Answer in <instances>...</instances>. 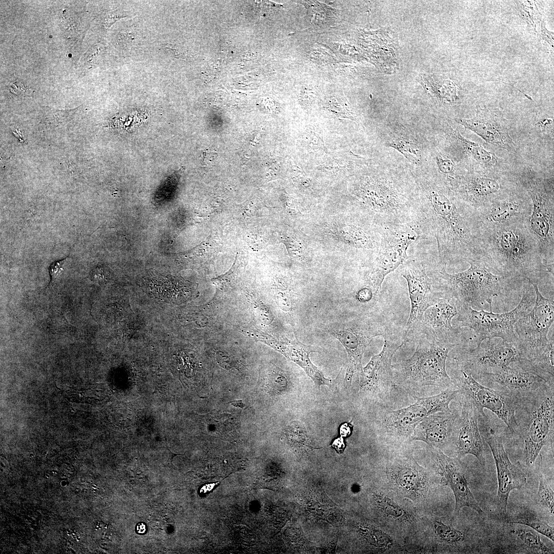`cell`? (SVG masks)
<instances>
[{
    "label": "cell",
    "instance_id": "cell-30",
    "mask_svg": "<svg viewBox=\"0 0 554 554\" xmlns=\"http://www.w3.org/2000/svg\"><path fill=\"white\" fill-rule=\"evenodd\" d=\"M513 533L524 547L532 551L542 553H553V551L541 541L536 531L527 528H518L514 530Z\"/></svg>",
    "mask_w": 554,
    "mask_h": 554
},
{
    "label": "cell",
    "instance_id": "cell-28",
    "mask_svg": "<svg viewBox=\"0 0 554 554\" xmlns=\"http://www.w3.org/2000/svg\"><path fill=\"white\" fill-rule=\"evenodd\" d=\"M451 137L460 146L464 154L483 167H489L498 162L494 154L487 151L481 145L467 139L458 130L450 126Z\"/></svg>",
    "mask_w": 554,
    "mask_h": 554
},
{
    "label": "cell",
    "instance_id": "cell-22",
    "mask_svg": "<svg viewBox=\"0 0 554 554\" xmlns=\"http://www.w3.org/2000/svg\"><path fill=\"white\" fill-rule=\"evenodd\" d=\"M416 402L398 409L386 410L381 414L379 429L390 440L411 441L417 425L426 417L433 414L428 397L412 396Z\"/></svg>",
    "mask_w": 554,
    "mask_h": 554
},
{
    "label": "cell",
    "instance_id": "cell-35",
    "mask_svg": "<svg viewBox=\"0 0 554 554\" xmlns=\"http://www.w3.org/2000/svg\"><path fill=\"white\" fill-rule=\"evenodd\" d=\"M77 108L71 110H50L46 114V121L55 126L65 125L72 120Z\"/></svg>",
    "mask_w": 554,
    "mask_h": 554
},
{
    "label": "cell",
    "instance_id": "cell-2",
    "mask_svg": "<svg viewBox=\"0 0 554 554\" xmlns=\"http://www.w3.org/2000/svg\"><path fill=\"white\" fill-rule=\"evenodd\" d=\"M480 239L482 255L500 274L538 284L546 274L553 276L554 263L544 261L527 223L481 229Z\"/></svg>",
    "mask_w": 554,
    "mask_h": 554
},
{
    "label": "cell",
    "instance_id": "cell-5",
    "mask_svg": "<svg viewBox=\"0 0 554 554\" xmlns=\"http://www.w3.org/2000/svg\"><path fill=\"white\" fill-rule=\"evenodd\" d=\"M465 262L470 266L464 271L449 273L446 266L439 269L445 289L456 300L457 304L468 305L476 310L485 304L492 306L494 298L507 292L522 280L498 273L482 254Z\"/></svg>",
    "mask_w": 554,
    "mask_h": 554
},
{
    "label": "cell",
    "instance_id": "cell-4",
    "mask_svg": "<svg viewBox=\"0 0 554 554\" xmlns=\"http://www.w3.org/2000/svg\"><path fill=\"white\" fill-rule=\"evenodd\" d=\"M404 339H412L414 351L408 359L392 365L393 381L412 396L427 392L439 393L455 387L446 369L449 352L457 346L408 332Z\"/></svg>",
    "mask_w": 554,
    "mask_h": 554
},
{
    "label": "cell",
    "instance_id": "cell-29",
    "mask_svg": "<svg viewBox=\"0 0 554 554\" xmlns=\"http://www.w3.org/2000/svg\"><path fill=\"white\" fill-rule=\"evenodd\" d=\"M386 146L397 150L411 163L418 164L422 161L423 149L421 143L414 136L406 132H395L387 140Z\"/></svg>",
    "mask_w": 554,
    "mask_h": 554
},
{
    "label": "cell",
    "instance_id": "cell-21",
    "mask_svg": "<svg viewBox=\"0 0 554 554\" xmlns=\"http://www.w3.org/2000/svg\"><path fill=\"white\" fill-rule=\"evenodd\" d=\"M449 187L474 210L517 188L500 177L479 173L460 174Z\"/></svg>",
    "mask_w": 554,
    "mask_h": 554
},
{
    "label": "cell",
    "instance_id": "cell-19",
    "mask_svg": "<svg viewBox=\"0 0 554 554\" xmlns=\"http://www.w3.org/2000/svg\"><path fill=\"white\" fill-rule=\"evenodd\" d=\"M530 199L524 188L515 190L475 209L481 229L527 223L531 212Z\"/></svg>",
    "mask_w": 554,
    "mask_h": 554
},
{
    "label": "cell",
    "instance_id": "cell-3",
    "mask_svg": "<svg viewBox=\"0 0 554 554\" xmlns=\"http://www.w3.org/2000/svg\"><path fill=\"white\" fill-rule=\"evenodd\" d=\"M353 193L374 214L378 225L417 220L419 200L414 179L387 171L365 175L355 182Z\"/></svg>",
    "mask_w": 554,
    "mask_h": 554
},
{
    "label": "cell",
    "instance_id": "cell-17",
    "mask_svg": "<svg viewBox=\"0 0 554 554\" xmlns=\"http://www.w3.org/2000/svg\"><path fill=\"white\" fill-rule=\"evenodd\" d=\"M384 344L381 351L374 355L360 375V392L371 394L378 399H387L395 384L392 369V360L395 353L404 344L402 341L387 332L383 336Z\"/></svg>",
    "mask_w": 554,
    "mask_h": 554
},
{
    "label": "cell",
    "instance_id": "cell-8",
    "mask_svg": "<svg viewBox=\"0 0 554 554\" xmlns=\"http://www.w3.org/2000/svg\"><path fill=\"white\" fill-rule=\"evenodd\" d=\"M379 226V252L369 273L371 288L375 296L381 293L385 277L406 261L410 246L424 236L416 222Z\"/></svg>",
    "mask_w": 554,
    "mask_h": 554
},
{
    "label": "cell",
    "instance_id": "cell-12",
    "mask_svg": "<svg viewBox=\"0 0 554 554\" xmlns=\"http://www.w3.org/2000/svg\"><path fill=\"white\" fill-rule=\"evenodd\" d=\"M440 264L433 268L417 259L406 260L400 273L408 286L411 308L406 324L407 332L422 316L425 311L447 292L440 278Z\"/></svg>",
    "mask_w": 554,
    "mask_h": 554
},
{
    "label": "cell",
    "instance_id": "cell-14",
    "mask_svg": "<svg viewBox=\"0 0 554 554\" xmlns=\"http://www.w3.org/2000/svg\"><path fill=\"white\" fill-rule=\"evenodd\" d=\"M324 331L338 340L346 351L348 364L344 385L348 388L354 375L360 377L362 371V359L366 348L374 337H383L387 329L377 322L357 317L341 324H329Z\"/></svg>",
    "mask_w": 554,
    "mask_h": 554
},
{
    "label": "cell",
    "instance_id": "cell-15",
    "mask_svg": "<svg viewBox=\"0 0 554 554\" xmlns=\"http://www.w3.org/2000/svg\"><path fill=\"white\" fill-rule=\"evenodd\" d=\"M458 313L456 300L446 292L425 311L420 320L405 334L414 332L457 346L462 343L461 329L453 326L451 322Z\"/></svg>",
    "mask_w": 554,
    "mask_h": 554
},
{
    "label": "cell",
    "instance_id": "cell-23",
    "mask_svg": "<svg viewBox=\"0 0 554 554\" xmlns=\"http://www.w3.org/2000/svg\"><path fill=\"white\" fill-rule=\"evenodd\" d=\"M454 121L481 137L488 144L511 152L516 145L509 133L507 120L497 109L478 107L471 118H455Z\"/></svg>",
    "mask_w": 554,
    "mask_h": 554
},
{
    "label": "cell",
    "instance_id": "cell-38",
    "mask_svg": "<svg viewBox=\"0 0 554 554\" xmlns=\"http://www.w3.org/2000/svg\"><path fill=\"white\" fill-rule=\"evenodd\" d=\"M332 446L338 453H343L345 447L343 438L341 437L335 439L332 444Z\"/></svg>",
    "mask_w": 554,
    "mask_h": 554
},
{
    "label": "cell",
    "instance_id": "cell-36",
    "mask_svg": "<svg viewBox=\"0 0 554 554\" xmlns=\"http://www.w3.org/2000/svg\"><path fill=\"white\" fill-rule=\"evenodd\" d=\"M68 260L69 258L67 257L62 260L54 262L50 265L49 268L51 278L50 284L55 282L63 274Z\"/></svg>",
    "mask_w": 554,
    "mask_h": 554
},
{
    "label": "cell",
    "instance_id": "cell-33",
    "mask_svg": "<svg viewBox=\"0 0 554 554\" xmlns=\"http://www.w3.org/2000/svg\"><path fill=\"white\" fill-rule=\"evenodd\" d=\"M436 163L440 173L444 175L443 181L448 186L457 175L456 174V165L453 161L443 155H439L436 157Z\"/></svg>",
    "mask_w": 554,
    "mask_h": 554
},
{
    "label": "cell",
    "instance_id": "cell-26",
    "mask_svg": "<svg viewBox=\"0 0 554 554\" xmlns=\"http://www.w3.org/2000/svg\"><path fill=\"white\" fill-rule=\"evenodd\" d=\"M454 410L439 412L425 418L416 427L411 441H422L432 447L441 449L451 444Z\"/></svg>",
    "mask_w": 554,
    "mask_h": 554
},
{
    "label": "cell",
    "instance_id": "cell-6",
    "mask_svg": "<svg viewBox=\"0 0 554 554\" xmlns=\"http://www.w3.org/2000/svg\"><path fill=\"white\" fill-rule=\"evenodd\" d=\"M517 400L516 436L522 439L525 462L531 465L544 446L553 445L554 385Z\"/></svg>",
    "mask_w": 554,
    "mask_h": 554
},
{
    "label": "cell",
    "instance_id": "cell-1",
    "mask_svg": "<svg viewBox=\"0 0 554 554\" xmlns=\"http://www.w3.org/2000/svg\"><path fill=\"white\" fill-rule=\"evenodd\" d=\"M413 177L419 200L416 222L424 236L436 239L439 264L447 267L482 254L481 227L476 210L438 177L418 174Z\"/></svg>",
    "mask_w": 554,
    "mask_h": 554
},
{
    "label": "cell",
    "instance_id": "cell-9",
    "mask_svg": "<svg viewBox=\"0 0 554 554\" xmlns=\"http://www.w3.org/2000/svg\"><path fill=\"white\" fill-rule=\"evenodd\" d=\"M523 186L532 206L527 226L538 244L544 261L554 263L553 180L528 177L523 181Z\"/></svg>",
    "mask_w": 554,
    "mask_h": 554
},
{
    "label": "cell",
    "instance_id": "cell-37",
    "mask_svg": "<svg viewBox=\"0 0 554 554\" xmlns=\"http://www.w3.org/2000/svg\"><path fill=\"white\" fill-rule=\"evenodd\" d=\"M375 294L371 287H364L361 289L357 293L356 298L361 302H366L370 301Z\"/></svg>",
    "mask_w": 554,
    "mask_h": 554
},
{
    "label": "cell",
    "instance_id": "cell-32",
    "mask_svg": "<svg viewBox=\"0 0 554 554\" xmlns=\"http://www.w3.org/2000/svg\"><path fill=\"white\" fill-rule=\"evenodd\" d=\"M508 522L510 523L523 524L532 528L535 531L539 532L548 538L552 542L554 541L553 529L546 523L538 519L527 518H516L510 519Z\"/></svg>",
    "mask_w": 554,
    "mask_h": 554
},
{
    "label": "cell",
    "instance_id": "cell-41",
    "mask_svg": "<svg viewBox=\"0 0 554 554\" xmlns=\"http://www.w3.org/2000/svg\"><path fill=\"white\" fill-rule=\"evenodd\" d=\"M229 403H230L233 406L241 409H246V405L243 402L242 400H234L230 401Z\"/></svg>",
    "mask_w": 554,
    "mask_h": 554
},
{
    "label": "cell",
    "instance_id": "cell-42",
    "mask_svg": "<svg viewBox=\"0 0 554 554\" xmlns=\"http://www.w3.org/2000/svg\"><path fill=\"white\" fill-rule=\"evenodd\" d=\"M136 530L139 533H144L146 530V526L143 523H140L137 525Z\"/></svg>",
    "mask_w": 554,
    "mask_h": 554
},
{
    "label": "cell",
    "instance_id": "cell-11",
    "mask_svg": "<svg viewBox=\"0 0 554 554\" xmlns=\"http://www.w3.org/2000/svg\"><path fill=\"white\" fill-rule=\"evenodd\" d=\"M531 284L536 295L534 305L514 325L523 357L530 361L542 355L550 345L552 341H549L547 335L554 321L553 298L544 297L538 284Z\"/></svg>",
    "mask_w": 554,
    "mask_h": 554
},
{
    "label": "cell",
    "instance_id": "cell-24",
    "mask_svg": "<svg viewBox=\"0 0 554 554\" xmlns=\"http://www.w3.org/2000/svg\"><path fill=\"white\" fill-rule=\"evenodd\" d=\"M432 448V458L443 476V482L451 489L454 495V516L464 507H470L480 515L484 514L469 488L465 467L460 459L448 457L439 448Z\"/></svg>",
    "mask_w": 554,
    "mask_h": 554
},
{
    "label": "cell",
    "instance_id": "cell-18",
    "mask_svg": "<svg viewBox=\"0 0 554 554\" xmlns=\"http://www.w3.org/2000/svg\"><path fill=\"white\" fill-rule=\"evenodd\" d=\"M477 381L495 385L496 389L509 392L516 399L527 396L550 384L526 359H522L508 366L474 378Z\"/></svg>",
    "mask_w": 554,
    "mask_h": 554
},
{
    "label": "cell",
    "instance_id": "cell-27",
    "mask_svg": "<svg viewBox=\"0 0 554 554\" xmlns=\"http://www.w3.org/2000/svg\"><path fill=\"white\" fill-rule=\"evenodd\" d=\"M334 232L342 241L353 248L370 250L379 247L380 240H377L358 225L343 224L335 229Z\"/></svg>",
    "mask_w": 554,
    "mask_h": 554
},
{
    "label": "cell",
    "instance_id": "cell-20",
    "mask_svg": "<svg viewBox=\"0 0 554 554\" xmlns=\"http://www.w3.org/2000/svg\"><path fill=\"white\" fill-rule=\"evenodd\" d=\"M460 395L459 408L454 409L451 444L453 445L458 458L467 454L475 456L481 465H485L483 438L480 431V414L468 398Z\"/></svg>",
    "mask_w": 554,
    "mask_h": 554
},
{
    "label": "cell",
    "instance_id": "cell-34",
    "mask_svg": "<svg viewBox=\"0 0 554 554\" xmlns=\"http://www.w3.org/2000/svg\"><path fill=\"white\" fill-rule=\"evenodd\" d=\"M435 528L440 538L447 543H457L464 538V535L461 531L444 524L441 521L435 523Z\"/></svg>",
    "mask_w": 554,
    "mask_h": 554
},
{
    "label": "cell",
    "instance_id": "cell-10",
    "mask_svg": "<svg viewBox=\"0 0 554 554\" xmlns=\"http://www.w3.org/2000/svg\"><path fill=\"white\" fill-rule=\"evenodd\" d=\"M451 377L459 394L468 398L476 406L480 417L487 418L486 408L494 413L516 436L518 424L515 417L517 399L508 392L495 389L480 383L470 373L453 363Z\"/></svg>",
    "mask_w": 554,
    "mask_h": 554
},
{
    "label": "cell",
    "instance_id": "cell-31",
    "mask_svg": "<svg viewBox=\"0 0 554 554\" xmlns=\"http://www.w3.org/2000/svg\"><path fill=\"white\" fill-rule=\"evenodd\" d=\"M542 457L540 454V461L539 466V488L538 499L539 503L545 507L552 516L554 511V493L548 483L547 482L542 469Z\"/></svg>",
    "mask_w": 554,
    "mask_h": 554
},
{
    "label": "cell",
    "instance_id": "cell-16",
    "mask_svg": "<svg viewBox=\"0 0 554 554\" xmlns=\"http://www.w3.org/2000/svg\"><path fill=\"white\" fill-rule=\"evenodd\" d=\"M479 423L483 427L482 437L491 449L496 466L498 482L497 507L501 515H505L510 491L522 489L527 483L526 476L519 466L511 462L502 438L490 426L489 420H479Z\"/></svg>",
    "mask_w": 554,
    "mask_h": 554
},
{
    "label": "cell",
    "instance_id": "cell-7",
    "mask_svg": "<svg viewBox=\"0 0 554 554\" xmlns=\"http://www.w3.org/2000/svg\"><path fill=\"white\" fill-rule=\"evenodd\" d=\"M536 295L530 282L524 279L522 295L518 305L512 310L502 313L473 309L469 305L457 304V317L459 328L468 327L474 332L476 345L487 339L500 338L509 342H518L514 332V325L532 308Z\"/></svg>",
    "mask_w": 554,
    "mask_h": 554
},
{
    "label": "cell",
    "instance_id": "cell-25",
    "mask_svg": "<svg viewBox=\"0 0 554 554\" xmlns=\"http://www.w3.org/2000/svg\"><path fill=\"white\" fill-rule=\"evenodd\" d=\"M263 340L266 344L282 353L301 367L319 389L322 385H326L330 388L333 385V381L326 378L309 358L310 353L320 352V349L317 347L303 344L298 340L296 336L293 340L286 342L277 341L267 335H264Z\"/></svg>",
    "mask_w": 554,
    "mask_h": 554
},
{
    "label": "cell",
    "instance_id": "cell-40",
    "mask_svg": "<svg viewBox=\"0 0 554 554\" xmlns=\"http://www.w3.org/2000/svg\"><path fill=\"white\" fill-rule=\"evenodd\" d=\"M553 121L551 118L545 119L540 123V126H538L539 128L544 129L546 128H551L553 129Z\"/></svg>",
    "mask_w": 554,
    "mask_h": 554
},
{
    "label": "cell",
    "instance_id": "cell-39",
    "mask_svg": "<svg viewBox=\"0 0 554 554\" xmlns=\"http://www.w3.org/2000/svg\"><path fill=\"white\" fill-rule=\"evenodd\" d=\"M350 433V427L348 423L343 424L340 428V433L342 437H347Z\"/></svg>",
    "mask_w": 554,
    "mask_h": 554
},
{
    "label": "cell",
    "instance_id": "cell-13",
    "mask_svg": "<svg viewBox=\"0 0 554 554\" xmlns=\"http://www.w3.org/2000/svg\"><path fill=\"white\" fill-rule=\"evenodd\" d=\"M523 358L518 342L493 338L483 340L474 348H460L453 361L474 378L503 368Z\"/></svg>",
    "mask_w": 554,
    "mask_h": 554
}]
</instances>
